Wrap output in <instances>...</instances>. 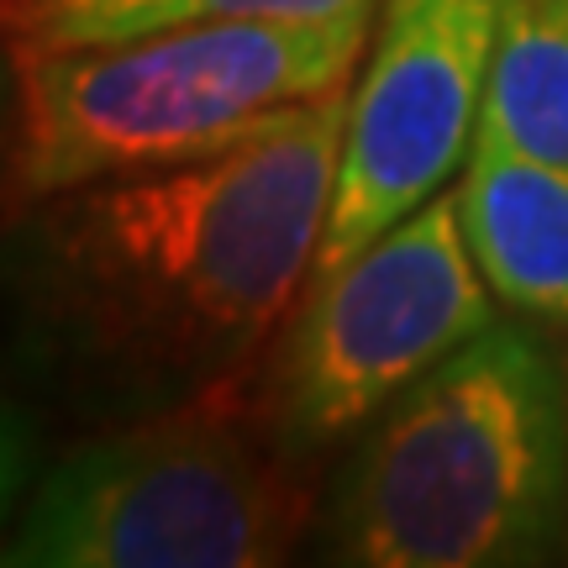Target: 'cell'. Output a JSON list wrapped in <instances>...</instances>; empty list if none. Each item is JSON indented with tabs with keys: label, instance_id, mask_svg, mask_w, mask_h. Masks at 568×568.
Returning a JSON list of instances; mask_svg holds the SVG:
<instances>
[{
	"label": "cell",
	"instance_id": "3",
	"mask_svg": "<svg viewBox=\"0 0 568 568\" xmlns=\"http://www.w3.org/2000/svg\"><path fill=\"white\" fill-rule=\"evenodd\" d=\"M374 11L322 21H184L105 42H21L17 201L153 174L258 138L353 84Z\"/></svg>",
	"mask_w": 568,
	"mask_h": 568
},
{
	"label": "cell",
	"instance_id": "2",
	"mask_svg": "<svg viewBox=\"0 0 568 568\" xmlns=\"http://www.w3.org/2000/svg\"><path fill=\"white\" fill-rule=\"evenodd\" d=\"M568 548V379L489 322L358 426L322 552L358 568H521Z\"/></svg>",
	"mask_w": 568,
	"mask_h": 568
},
{
	"label": "cell",
	"instance_id": "5",
	"mask_svg": "<svg viewBox=\"0 0 568 568\" xmlns=\"http://www.w3.org/2000/svg\"><path fill=\"white\" fill-rule=\"evenodd\" d=\"M489 322H500L495 290L474 264L458 184H447L301 290L268 374L274 443L290 458L332 447Z\"/></svg>",
	"mask_w": 568,
	"mask_h": 568
},
{
	"label": "cell",
	"instance_id": "8",
	"mask_svg": "<svg viewBox=\"0 0 568 568\" xmlns=\"http://www.w3.org/2000/svg\"><path fill=\"white\" fill-rule=\"evenodd\" d=\"M479 138L568 174V0H506Z\"/></svg>",
	"mask_w": 568,
	"mask_h": 568
},
{
	"label": "cell",
	"instance_id": "10",
	"mask_svg": "<svg viewBox=\"0 0 568 568\" xmlns=\"http://www.w3.org/2000/svg\"><path fill=\"white\" fill-rule=\"evenodd\" d=\"M32 426L21 416L11 400H0V537L17 527L21 506H27V495H32Z\"/></svg>",
	"mask_w": 568,
	"mask_h": 568
},
{
	"label": "cell",
	"instance_id": "7",
	"mask_svg": "<svg viewBox=\"0 0 568 568\" xmlns=\"http://www.w3.org/2000/svg\"><path fill=\"white\" fill-rule=\"evenodd\" d=\"M474 264L521 316L568 326V174L516 153L495 138H474L458 180Z\"/></svg>",
	"mask_w": 568,
	"mask_h": 568
},
{
	"label": "cell",
	"instance_id": "11",
	"mask_svg": "<svg viewBox=\"0 0 568 568\" xmlns=\"http://www.w3.org/2000/svg\"><path fill=\"white\" fill-rule=\"evenodd\" d=\"M17 116H21L17 59H6V48H0V180L11 174V153H17Z\"/></svg>",
	"mask_w": 568,
	"mask_h": 568
},
{
	"label": "cell",
	"instance_id": "6",
	"mask_svg": "<svg viewBox=\"0 0 568 568\" xmlns=\"http://www.w3.org/2000/svg\"><path fill=\"white\" fill-rule=\"evenodd\" d=\"M500 17L506 0H385L364 74L347 84L343 153L311 280L453 184L479 138Z\"/></svg>",
	"mask_w": 568,
	"mask_h": 568
},
{
	"label": "cell",
	"instance_id": "9",
	"mask_svg": "<svg viewBox=\"0 0 568 568\" xmlns=\"http://www.w3.org/2000/svg\"><path fill=\"white\" fill-rule=\"evenodd\" d=\"M347 11H374V0H111L53 21L21 42H105L153 32V27H184V21H322Z\"/></svg>",
	"mask_w": 568,
	"mask_h": 568
},
{
	"label": "cell",
	"instance_id": "4",
	"mask_svg": "<svg viewBox=\"0 0 568 568\" xmlns=\"http://www.w3.org/2000/svg\"><path fill=\"white\" fill-rule=\"evenodd\" d=\"M305 521L295 458L268 422L195 400L63 447L17 527L6 568H264Z\"/></svg>",
	"mask_w": 568,
	"mask_h": 568
},
{
	"label": "cell",
	"instance_id": "1",
	"mask_svg": "<svg viewBox=\"0 0 568 568\" xmlns=\"http://www.w3.org/2000/svg\"><path fill=\"white\" fill-rule=\"evenodd\" d=\"M347 84L226 153L74 184L0 232V337L27 389L84 422L216 400L311 280Z\"/></svg>",
	"mask_w": 568,
	"mask_h": 568
}]
</instances>
